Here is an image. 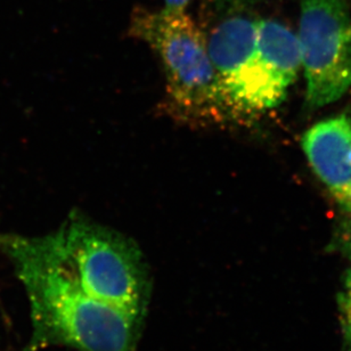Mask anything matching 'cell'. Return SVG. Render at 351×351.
I'll return each instance as SVG.
<instances>
[{
  "instance_id": "cell-1",
  "label": "cell",
  "mask_w": 351,
  "mask_h": 351,
  "mask_svg": "<svg viewBox=\"0 0 351 351\" xmlns=\"http://www.w3.org/2000/svg\"><path fill=\"white\" fill-rule=\"evenodd\" d=\"M30 307L32 335L24 351L62 346L78 351H137L144 317L88 295L55 252L51 234H0Z\"/></svg>"
},
{
  "instance_id": "cell-2",
  "label": "cell",
  "mask_w": 351,
  "mask_h": 351,
  "mask_svg": "<svg viewBox=\"0 0 351 351\" xmlns=\"http://www.w3.org/2000/svg\"><path fill=\"white\" fill-rule=\"evenodd\" d=\"M51 237L62 265L88 295L145 318L152 284L134 241L79 213Z\"/></svg>"
},
{
  "instance_id": "cell-3",
  "label": "cell",
  "mask_w": 351,
  "mask_h": 351,
  "mask_svg": "<svg viewBox=\"0 0 351 351\" xmlns=\"http://www.w3.org/2000/svg\"><path fill=\"white\" fill-rule=\"evenodd\" d=\"M130 34L149 45L161 60L176 111L208 123L239 119L217 78L208 39L189 14L137 8Z\"/></svg>"
},
{
  "instance_id": "cell-4",
  "label": "cell",
  "mask_w": 351,
  "mask_h": 351,
  "mask_svg": "<svg viewBox=\"0 0 351 351\" xmlns=\"http://www.w3.org/2000/svg\"><path fill=\"white\" fill-rule=\"evenodd\" d=\"M297 37L308 106L339 101L351 88V17L343 0H300Z\"/></svg>"
},
{
  "instance_id": "cell-5",
  "label": "cell",
  "mask_w": 351,
  "mask_h": 351,
  "mask_svg": "<svg viewBox=\"0 0 351 351\" xmlns=\"http://www.w3.org/2000/svg\"><path fill=\"white\" fill-rule=\"evenodd\" d=\"M257 27V20L230 17L208 40L217 78L239 119L268 111L283 101L258 54Z\"/></svg>"
},
{
  "instance_id": "cell-6",
  "label": "cell",
  "mask_w": 351,
  "mask_h": 351,
  "mask_svg": "<svg viewBox=\"0 0 351 351\" xmlns=\"http://www.w3.org/2000/svg\"><path fill=\"white\" fill-rule=\"evenodd\" d=\"M308 162L340 208L351 217V120L326 119L302 136Z\"/></svg>"
},
{
  "instance_id": "cell-7",
  "label": "cell",
  "mask_w": 351,
  "mask_h": 351,
  "mask_svg": "<svg viewBox=\"0 0 351 351\" xmlns=\"http://www.w3.org/2000/svg\"><path fill=\"white\" fill-rule=\"evenodd\" d=\"M257 49L271 85L284 101L301 69L297 36L276 21H258Z\"/></svg>"
},
{
  "instance_id": "cell-8",
  "label": "cell",
  "mask_w": 351,
  "mask_h": 351,
  "mask_svg": "<svg viewBox=\"0 0 351 351\" xmlns=\"http://www.w3.org/2000/svg\"><path fill=\"white\" fill-rule=\"evenodd\" d=\"M340 247L351 261V223L350 220L342 225L339 234ZM339 308L341 319L342 335L345 341L346 350L351 351V266L346 275L345 283L341 292L339 294Z\"/></svg>"
},
{
  "instance_id": "cell-9",
  "label": "cell",
  "mask_w": 351,
  "mask_h": 351,
  "mask_svg": "<svg viewBox=\"0 0 351 351\" xmlns=\"http://www.w3.org/2000/svg\"><path fill=\"white\" fill-rule=\"evenodd\" d=\"M191 0H165L163 10L167 12H186Z\"/></svg>"
},
{
  "instance_id": "cell-10",
  "label": "cell",
  "mask_w": 351,
  "mask_h": 351,
  "mask_svg": "<svg viewBox=\"0 0 351 351\" xmlns=\"http://www.w3.org/2000/svg\"><path fill=\"white\" fill-rule=\"evenodd\" d=\"M213 1H216V3H249V1H254V0H213Z\"/></svg>"
},
{
  "instance_id": "cell-11",
  "label": "cell",
  "mask_w": 351,
  "mask_h": 351,
  "mask_svg": "<svg viewBox=\"0 0 351 351\" xmlns=\"http://www.w3.org/2000/svg\"><path fill=\"white\" fill-rule=\"evenodd\" d=\"M348 219L350 220V223H351V217H349Z\"/></svg>"
}]
</instances>
